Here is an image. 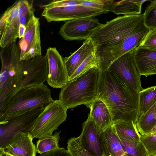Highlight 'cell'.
Returning a JSON list of instances; mask_svg holds the SVG:
<instances>
[{
  "instance_id": "6da1fadb",
  "label": "cell",
  "mask_w": 156,
  "mask_h": 156,
  "mask_svg": "<svg viewBox=\"0 0 156 156\" xmlns=\"http://www.w3.org/2000/svg\"><path fill=\"white\" fill-rule=\"evenodd\" d=\"M150 30L143 14L120 16L101 23L90 37L100 70L107 69L115 60L139 46Z\"/></svg>"
},
{
  "instance_id": "7a4b0ae2",
  "label": "cell",
  "mask_w": 156,
  "mask_h": 156,
  "mask_svg": "<svg viewBox=\"0 0 156 156\" xmlns=\"http://www.w3.org/2000/svg\"><path fill=\"white\" fill-rule=\"evenodd\" d=\"M97 98L106 105L113 123L127 121L136 123L141 114L139 93L108 69L101 72Z\"/></svg>"
},
{
  "instance_id": "3957f363",
  "label": "cell",
  "mask_w": 156,
  "mask_h": 156,
  "mask_svg": "<svg viewBox=\"0 0 156 156\" xmlns=\"http://www.w3.org/2000/svg\"><path fill=\"white\" fill-rule=\"evenodd\" d=\"M20 50L16 42L1 48L0 114L15 94L23 88L28 60L20 61Z\"/></svg>"
},
{
  "instance_id": "277c9868",
  "label": "cell",
  "mask_w": 156,
  "mask_h": 156,
  "mask_svg": "<svg viewBox=\"0 0 156 156\" xmlns=\"http://www.w3.org/2000/svg\"><path fill=\"white\" fill-rule=\"evenodd\" d=\"M101 72L98 68H93L68 82L61 88L59 100L68 109L81 105L90 108L97 98Z\"/></svg>"
},
{
  "instance_id": "5b68a950",
  "label": "cell",
  "mask_w": 156,
  "mask_h": 156,
  "mask_svg": "<svg viewBox=\"0 0 156 156\" xmlns=\"http://www.w3.org/2000/svg\"><path fill=\"white\" fill-rule=\"evenodd\" d=\"M53 100L51 90L44 84L23 87L15 94L0 114V120L19 115L37 108L46 107Z\"/></svg>"
},
{
  "instance_id": "8992f818",
  "label": "cell",
  "mask_w": 156,
  "mask_h": 156,
  "mask_svg": "<svg viewBox=\"0 0 156 156\" xmlns=\"http://www.w3.org/2000/svg\"><path fill=\"white\" fill-rule=\"evenodd\" d=\"M67 109L60 100H54L45 107L34 125L30 132L33 137L40 139L52 135L66 121Z\"/></svg>"
},
{
  "instance_id": "52a82bcc",
  "label": "cell",
  "mask_w": 156,
  "mask_h": 156,
  "mask_svg": "<svg viewBox=\"0 0 156 156\" xmlns=\"http://www.w3.org/2000/svg\"><path fill=\"white\" fill-rule=\"evenodd\" d=\"M45 108H37L19 115L0 120V148L16 133L20 132H30Z\"/></svg>"
},
{
  "instance_id": "ba28073f",
  "label": "cell",
  "mask_w": 156,
  "mask_h": 156,
  "mask_svg": "<svg viewBox=\"0 0 156 156\" xmlns=\"http://www.w3.org/2000/svg\"><path fill=\"white\" fill-rule=\"evenodd\" d=\"M134 49L115 60L107 69L115 73L133 90L139 92L143 89L134 59Z\"/></svg>"
},
{
  "instance_id": "9c48e42d",
  "label": "cell",
  "mask_w": 156,
  "mask_h": 156,
  "mask_svg": "<svg viewBox=\"0 0 156 156\" xmlns=\"http://www.w3.org/2000/svg\"><path fill=\"white\" fill-rule=\"evenodd\" d=\"M18 44L20 50V61L41 55L39 19L34 15L28 23L25 35Z\"/></svg>"
},
{
  "instance_id": "30bf717a",
  "label": "cell",
  "mask_w": 156,
  "mask_h": 156,
  "mask_svg": "<svg viewBox=\"0 0 156 156\" xmlns=\"http://www.w3.org/2000/svg\"><path fill=\"white\" fill-rule=\"evenodd\" d=\"M101 24L94 17L72 20L61 26L59 34L66 40H86Z\"/></svg>"
},
{
  "instance_id": "8fae6325",
  "label": "cell",
  "mask_w": 156,
  "mask_h": 156,
  "mask_svg": "<svg viewBox=\"0 0 156 156\" xmlns=\"http://www.w3.org/2000/svg\"><path fill=\"white\" fill-rule=\"evenodd\" d=\"M107 13L82 5L49 8H44L41 14L48 22L67 21L83 18L94 17Z\"/></svg>"
},
{
  "instance_id": "7c38bea8",
  "label": "cell",
  "mask_w": 156,
  "mask_h": 156,
  "mask_svg": "<svg viewBox=\"0 0 156 156\" xmlns=\"http://www.w3.org/2000/svg\"><path fill=\"white\" fill-rule=\"evenodd\" d=\"M48 67L47 82L55 88H62L68 82V76L64 61L55 47H49L45 55Z\"/></svg>"
},
{
  "instance_id": "4fadbf2b",
  "label": "cell",
  "mask_w": 156,
  "mask_h": 156,
  "mask_svg": "<svg viewBox=\"0 0 156 156\" xmlns=\"http://www.w3.org/2000/svg\"><path fill=\"white\" fill-rule=\"evenodd\" d=\"M30 132H19L14 135L2 147L0 155L7 154L14 156H36V146Z\"/></svg>"
},
{
  "instance_id": "5bb4252c",
  "label": "cell",
  "mask_w": 156,
  "mask_h": 156,
  "mask_svg": "<svg viewBox=\"0 0 156 156\" xmlns=\"http://www.w3.org/2000/svg\"><path fill=\"white\" fill-rule=\"evenodd\" d=\"M82 126V131L79 137L83 147L94 156H104L101 136V131L89 114Z\"/></svg>"
},
{
  "instance_id": "9a60e30c",
  "label": "cell",
  "mask_w": 156,
  "mask_h": 156,
  "mask_svg": "<svg viewBox=\"0 0 156 156\" xmlns=\"http://www.w3.org/2000/svg\"><path fill=\"white\" fill-rule=\"evenodd\" d=\"M48 60L46 55H41L28 60L23 87L43 84L48 74Z\"/></svg>"
},
{
  "instance_id": "2e32d148",
  "label": "cell",
  "mask_w": 156,
  "mask_h": 156,
  "mask_svg": "<svg viewBox=\"0 0 156 156\" xmlns=\"http://www.w3.org/2000/svg\"><path fill=\"white\" fill-rule=\"evenodd\" d=\"M134 59L140 76L156 75V51L138 46L134 51Z\"/></svg>"
},
{
  "instance_id": "e0dca14e",
  "label": "cell",
  "mask_w": 156,
  "mask_h": 156,
  "mask_svg": "<svg viewBox=\"0 0 156 156\" xmlns=\"http://www.w3.org/2000/svg\"><path fill=\"white\" fill-rule=\"evenodd\" d=\"M95 51L94 45L90 37L85 40L76 51L69 56L63 58L68 79L86 59Z\"/></svg>"
},
{
  "instance_id": "ac0fdd59",
  "label": "cell",
  "mask_w": 156,
  "mask_h": 156,
  "mask_svg": "<svg viewBox=\"0 0 156 156\" xmlns=\"http://www.w3.org/2000/svg\"><path fill=\"white\" fill-rule=\"evenodd\" d=\"M104 156H126L113 124L101 133Z\"/></svg>"
},
{
  "instance_id": "d6986e66",
  "label": "cell",
  "mask_w": 156,
  "mask_h": 156,
  "mask_svg": "<svg viewBox=\"0 0 156 156\" xmlns=\"http://www.w3.org/2000/svg\"><path fill=\"white\" fill-rule=\"evenodd\" d=\"M89 108L90 116L101 132L113 124L110 111L102 100L96 98L91 104Z\"/></svg>"
},
{
  "instance_id": "ffe728a7",
  "label": "cell",
  "mask_w": 156,
  "mask_h": 156,
  "mask_svg": "<svg viewBox=\"0 0 156 156\" xmlns=\"http://www.w3.org/2000/svg\"><path fill=\"white\" fill-rule=\"evenodd\" d=\"M116 132L120 139L135 144L140 141V134L136 123L133 121H119L113 123Z\"/></svg>"
},
{
  "instance_id": "44dd1931",
  "label": "cell",
  "mask_w": 156,
  "mask_h": 156,
  "mask_svg": "<svg viewBox=\"0 0 156 156\" xmlns=\"http://www.w3.org/2000/svg\"><path fill=\"white\" fill-rule=\"evenodd\" d=\"M23 12L21 0H20L19 1L18 11L16 17L0 32V46L1 47L4 48L10 44L16 42L17 38H19L20 18Z\"/></svg>"
},
{
  "instance_id": "7402d4cb",
  "label": "cell",
  "mask_w": 156,
  "mask_h": 156,
  "mask_svg": "<svg viewBox=\"0 0 156 156\" xmlns=\"http://www.w3.org/2000/svg\"><path fill=\"white\" fill-rule=\"evenodd\" d=\"M147 0H123L114 2L111 12L117 15L140 14L142 4Z\"/></svg>"
},
{
  "instance_id": "603a6c76",
  "label": "cell",
  "mask_w": 156,
  "mask_h": 156,
  "mask_svg": "<svg viewBox=\"0 0 156 156\" xmlns=\"http://www.w3.org/2000/svg\"><path fill=\"white\" fill-rule=\"evenodd\" d=\"M136 125L141 135L151 133L156 125V102L145 113L140 115Z\"/></svg>"
},
{
  "instance_id": "cb8c5ba5",
  "label": "cell",
  "mask_w": 156,
  "mask_h": 156,
  "mask_svg": "<svg viewBox=\"0 0 156 156\" xmlns=\"http://www.w3.org/2000/svg\"><path fill=\"white\" fill-rule=\"evenodd\" d=\"M60 131L56 132L53 135L39 139L36 143V152L40 154L58 149Z\"/></svg>"
},
{
  "instance_id": "d4e9b609",
  "label": "cell",
  "mask_w": 156,
  "mask_h": 156,
  "mask_svg": "<svg viewBox=\"0 0 156 156\" xmlns=\"http://www.w3.org/2000/svg\"><path fill=\"white\" fill-rule=\"evenodd\" d=\"M139 93L141 115L145 113L156 102V85L143 89Z\"/></svg>"
},
{
  "instance_id": "484cf974",
  "label": "cell",
  "mask_w": 156,
  "mask_h": 156,
  "mask_svg": "<svg viewBox=\"0 0 156 156\" xmlns=\"http://www.w3.org/2000/svg\"><path fill=\"white\" fill-rule=\"evenodd\" d=\"M126 156H149L144 145L140 140L137 144L120 139Z\"/></svg>"
},
{
  "instance_id": "4316f807",
  "label": "cell",
  "mask_w": 156,
  "mask_h": 156,
  "mask_svg": "<svg viewBox=\"0 0 156 156\" xmlns=\"http://www.w3.org/2000/svg\"><path fill=\"white\" fill-rule=\"evenodd\" d=\"M94 68L99 69L98 62L95 54V51L90 55L81 64L68 79V82L75 80L90 69Z\"/></svg>"
},
{
  "instance_id": "83f0119b",
  "label": "cell",
  "mask_w": 156,
  "mask_h": 156,
  "mask_svg": "<svg viewBox=\"0 0 156 156\" xmlns=\"http://www.w3.org/2000/svg\"><path fill=\"white\" fill-rule=\"evenodd\" d=\"M67 144V150L72 156H94L83 147L79 136L71 138L68 140Z\"/></svg>"
},
{
  "instance_id": "f1b7e54d",
  "label": "cell",
  "mask_w": 156,
  "mask_h": 156,
  "mask_svg": "<svg viewBox=\"0 0 156 156\" xmlns=\"http://www.w3.org/2000/svg\"><path fill=\"white\" fill-rule=\"evenodd\" d=\"M145 25L148 28H156V0L151 1L143 13Z\"/></svg>"
},
{
  "instance_id": "f546056e",
  "label": "cell",
  "mask_w": 156,
  "mask_h": 156,
  "mask_svg": "<svg viewBox=\"0 0 156 156\" xmlns=\"http://www.w3.org/2000/svg\"><path fill=\"white\" fill-rule=\"evenodd\" d=\"M19 1L15 2L5 12L0 21V32L16 17L18 11Z\"/></svg>"
},
{
  "instance_id": "4dcf8cb0",
  "label": "cell",
  "mask_w": 156,
  "mask_h": 156,
  "mask_svg": "<svg viewBox=\"0 0 156 156\" xmlns=\"http://www.w3.org/2000/svg\"><path fill=\"white\" fill-rule=\"evenodd\" d=\"M114 2L113 0H82L81 5L101 10L107 13L111 12L112 8Z\"/></svg>"
},
{
  "instance_id": "1f68e13d",
  "label": "cell",
  "mask_w": 156,
  "mask_h": 156,
  "mask_svg": "<svg viewBox=\"0 0 156 156\" xmlns=\"http://www.w3.org/2000/svg\"><path fill=\"white\" fill-rule=\"evenodd\" d=\"M140 140L144 145L149 156L156 154V133L140 134Z\"/></svg>"
},
{
  "instance_id": "d6a6232c",
  "label": "cell",
  "mask_w": 156,
  "mask_h": 156,
  "mask_svg": "<svg viewBox=\"0 0 156 156\" xmlns=\"http://www.w3.org/2000/svg\"><path fill=\"white\" fill-rule=\"evenodd\" d=\"M139 46L156 51V28L150 30Z\"/></svg>"
},
{
  "instance_id": "836d02e7",
  "label": "cell",
  "mask_w": 156,
  "mask_h": 156,
  "mask_svg": "<svg viewBox=\"0 0 156 156\" xmlns=\"http://www.w3.org/2000/svg\"><path fill=\"white\" fill-rule=\"evenodd\" d=\"M82 0L53 1L44 6V8H49L81 5Z\"/></svg>"
},
{
  "instance_id": "e575fe53",
  "label": "cell",
  "mask_w": 156,
  "mask_h": 156,
  "mask_svg": "<svg viewBox=\"0 0 156 156\" xmlns=\"http://www.w3.org/2000/svg\"><path fill=\"white\" fill-rule=\"evenodd\" d=\"M40 156H72V155L68 150L63 147H59L41 154Z\"/></svg>"
},
{
  "instance_id": "d590c367",
  "label": "cell",
  "mask_w": 156,
  "mask_h": 156,
  "mask_svg": "<svg viewBox=\"0 0 156 156\" xmlns=\"http://www.w3.org/2000/svg\"><path fill=\"white\" fill-rule=\"evenodd\" d=\"M26 30V27L23 25L20 24L19 30V38L20 39L23 37L25 33Z\"/></svg>"
},
{
  "instance_id": "8d00e7d4",
  "label": "cell",
  "mask_w": 156,
  "mask_h": 156,
  "mask_svg": "<svg viewBox=\"0 0 156 156\" xmlns=\"http://www.w3.org/2000/svg\"><path fill=\"white\" fill-rule=\"evenodd\" d=\"M151 133H156V125L153 129Z\"/></svg>"
},
{
  "instance_id": "74e56055",
  "label": "cell",
  "mask_w": 156,
  "mask_h": 156,
  "mask_svg": "<svg viewBox=\"0 0 156 156\" xmlns=\"http://www.w3.org/2000/svg\"><path fill=\"white\" fill-rule=\"evenodd\" d=\"M151 156H156V154H155V155H151Z\"/></svg>"
},
{
  "instance_id": "f35d334b",
  "label": "cell",
  "mask_w": 156,
  "mask_h": 156,
  "mask_svg": "<svg viewBox=\"0 0 156 156\" xmlns=\"http://www.w3.org/2000/svg\"><path fill=\"white\" fill-rule=\"evenodd\" d=\"M10 155V154H9ZM11 156H13V155H11Z\"/></svg>"
}]
</instances>
